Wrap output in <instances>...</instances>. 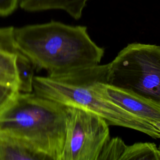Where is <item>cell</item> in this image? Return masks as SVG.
Segmentation results:
<instances>
[{"label": "cell", "mask_w": 160, "mask_h": 160, "mask_svg": "<svg viewBox=\"0 0 160 160\" xmlns=\"http://www.w3.org/2000/svg\"><path fill=\"white\" fill-rule=\"evenodd\" d=\"M66 106L34 92H19L0 113V133L21 139L50 160H61Z\"/></svg>", "instance_id": "2"}, {"label": "cell", "mask_w": 160, "mask_h": 160, "mask_svg": "<svg viewBox=\"0 0 160 160\" xmlns=\"http://www.w3.org/2000/svg\"><path fill=\"white\" fill-rule=\"evenodd\" d=\"M21 0H0V17H6L12 14L20 6Z\"/></svg>", "instance_id": "13"}, {"label": "cell", "mask_w": 160, "mask_h": 160, "mask_svg": "<svg viewBox=\"0 0 160 160\" xmlns=\"http://www.w3.org/2000/svg\"><path fill=\"white\" fill-rule=\"evenodd\" d=\"M121 160H160V149L152 142H137L128 146Z\"/></svg>", "instance_id": "10"}, {"label": "cell", "mask_w": 160, "mask_h": 160, "mask_svg": "<svg viewBox=\"0 0 160 160\" xmlns=\"http://www.w3.org/2000/svg\"><path fill=\"white\" fill-rule=\"evenodd\" d=\"M89 0H21L20 7L28 12L62 10L75 19L81 18Z\"/></svg>", "instance_id": "8"}, {"label": "cell", "mask_w": 160, "mask_h": 160, "mask_svg": "<svg viewBox=\"0 0 160 160\" xmlns=\"http://www.w3.org/2000/svg\"><path fill=\"white\" fill-rule=\"evenodd\" d=\"M106 84L160 105V46L129 44L108 64Z\"/></svg>", "instance_id": "3"}, {"label": "cell", "mask_w": 160, "mask_h": 160, "mask_svg": "<svg viewBox=\"0 0 160 160\" xmlns=\"http://www.w3.org/2000/svg\"><path fill=\"white\" fill-rule=\"evenodd\" d=\"M19 92L16 86L0 82V113Z\"/></svg>", "instance_id": "12"}, {"label": "cell", "mask_w": 160, "mask_h": 160, "mask_svg": "<svg viewBox=\"0 0 160 160\" xmlns=\"http://www.w3.org/2000/svg\"><path fill=\"white\" fill-rule=\"evenodd\" d=\"M0 160H50L26 142L0 133Z\"/></svg>", "instance_id": "7"}, {"label": "cell", "mask_w": 160, "mask_h": 160, "mask_svg": "<svg viewBox=\"0 0 160 160\" xmlns=\"http://www.w3.org/2000/svg\"><path fill=\"white\" fill-rule=\"evenodd\" d=\"M18 50L35 69L58 78L99 64L104 50L90 38L84 26L56 21L14 28Z\"/></svg>", "instance_id": "1"}, {"label": "cell", "mask_w": 160, "mask_h": 160, "mask_svg": "<svg viewBox=\"0 0 160 160\" xmlns=\"http://www.w3.org/2000/svg\"><path fill=\"white\" fill-rule=\"evenodd\" d=\"M14 28L0 27V82L18 88L16 68L18 50L14 37Z\"/></svg>", "instance_id": "6"}, {"label": "cell", "mask_w": 160, "mask_h": 160, "mask_svg": "<svg viewBox=\"0 0 160 160\" xmlns=\"http://www.w3.org/2000/svg\"><path fill=\"white\" fill-rule=\"evenodd\" d=\"M16 68L19 91L21 92H33L35 68L32 62L19 51L16 55Z\"/></svg>", "instance_id": "9"}, {"label": "cell", "mask_w": 160, "mask_h": 160, "mask_svg": "<svg viewBox=\"0 0 160 160\" xmlns=\"http://www.w3.org/2000/svg\"><path fill=\"white\" fill-rule=\"evenodd\" d=\"M94 86L103 97L118 104L129 112L150 122L160 121L159 104L102 82H96Z\"/></svg>", "instance_id": "5"}, {"label": "cell", "mask_w": 160, "mask_h": 160, "mask_svg": "<svg viewBox=\"0 0 160 160\" xmlns=\"http://www.w3.org/2000/svg\"><path fill=\"white\" fill-rule=\"evenodd\" d=\"M160 131V121H152L151 122Z\"/></svg>", "instance_id": "14"}, {"label": "cell", "mask_w": 160, "mask_h": 160, "mask_svg": "<svg viewBox=\"0 0 160 160\" xmlns=\"http://www.w3.org/2000/svg\"><path fill=\"white\" fill-rule=\"evenodd\" d=\"M67 125L61 160H98L110 139L109 124L91 111L67 107Z\"/></svg>", "instance_id": "4"}, {"label": "cell", "mask_w": 160, "mask_h": 160, "mask_svg": "<svg viewBox=\"0 0 160 160\" xmlns=\"http://www.w3.org/2000/svg\"><path fill=\"white\" fill-rule=\"evenodd\" d=\"M127 146L120 138L109 139L104 144L98 160H121Z\"/></svg>", "instance_id": "11"}]
</instances>
